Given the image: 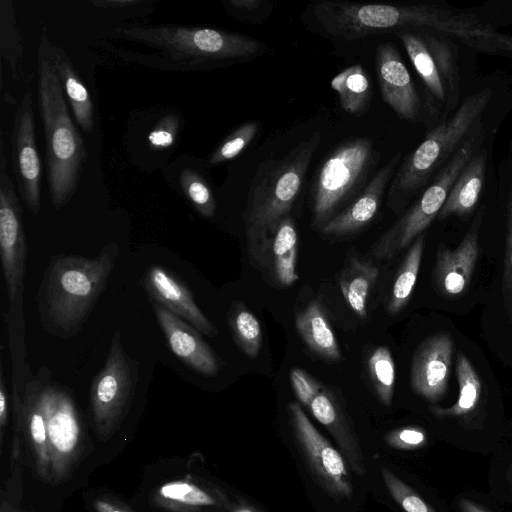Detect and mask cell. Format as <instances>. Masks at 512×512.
Instances as JSON below:
<instances>
[{"label":"cell","mask_w":512,"mask_h":512,"mask_svg":"<svg viewBox=\"0 0 512 512\" xmlns=\"http://www.w3.org/2000/svg\"><path fill=\"white\" fill-rule=\"evenodd\" d=\"M40 403L46 421L51 484L63 483L78 462L84 435L71 395L55 383H41Z\"/></svg>","instance_id":"cell-9"},{"label":"cell","mask_w":512,"mask_h":512,"mask_svg":"<svg viewBox=\"0 0 512 512\" xmlns=\"http://www.w3.org/2000/svg\"><path fill=\"white\" fill-rule=\"evenodd\" d=\"M92 507L95 512H133L125 504L106 496L95 497Z\"/></svg>","instance_id":"cell-43"},{"label":"cell","mask_w":512,"mask_h":512,"mask_svg":"<svg viewBox=\"0 0 512 512\" xmlns=\"http://www.w3.org/2000/svg\"><path fill=\"white\" fill-rule=\"evenodd\" d=\"M175 183L178 191L200 215L206 218L215 216V196L200 170L189 166L182 167L175 177Z\"/></svg>","instance_id":"cell-32"},{"label":"cell","mask_w":512,"mask_h":512,"mask_svg":"<svg viewBox=\"0 0 512 512\" xmlns=\"http://www.w3.org/2000/svg\"><path fill=\"white\" fill-rule=\"evenodd\" d=\"M0 54L14 81L22 76L24 45L18 29L13 2L0 1Z\"/></svg>","instance_id":"cell-31"},{"label":"cell","mask_w":512,"mask_h":512,"mask_svg":"<svg viewBox=\"0 0 512 512\" xmlns=\"http://www.w3.org/2000/svg\"><path fill=\"white\" fill-rule=\"evenodd\" d=\"M50 56L74 119L85 133L94 131V109L90 94L66 51L50 42Z\"/></svg>","instance_id":"cell-23"},{"label":"cell","mask_w":512,"mask_h":512,"mask_svg":"<svg viewBox=\"0 0 512 512\" xmlns=\"http://www.w3.org/2000/svg\"><path fill=\"white\" fill-rule=\"evenodd\" d=\"M223 8L231 18L250 23H259L274 10L273 3L265 0H225Z\"/></svg>","instance_id":"cell-37"},{"label":"cell","mask_w":512,"mask_h":512,"mask_svg":"<svg viewBox=\"0 0 512 512\" xmlns=\"http://www.w3.org/2000/svg\"><path fill=\"white\" fill-rule=\"evenodd\" d=\"M298 234L290 215L278 224L270 245V260L277 282L290 286L298 280L296 261Z\"/></svg>","instance_id":"cell-26"},{"label":"cell","mask_w":512,"mask_h":512,"mask_svg":"<svg viewBox=\"0 0 512 512\" xmlns=\"http://www.w3.org/2000/svg\"><path fill=\"white\" fill-rule=\"evenodd\" d=\"M313 132L279 159L263 162L250 185L245 211L248 250L254 262L270 264V245L280 221L289 215L320 142Z\"/></svg>","instance_id":"cell-4"},{"label":"cell","mask_w":512,"mask_h":512,"mask_svg":"<svg viewBox=\"0 0 512 512\" xmlns=\"http://www.w3.org/2000/svg\"><path fill=\"white\" fill-rule=\"evenodd\" d=\"M34 120L32 93L30 89H26L14 115L11 159L20 196L28 209L37 215L41 206L42 168L36 145Z\"/></svg>","instance_id":"cell-13"},{"label":"cell","mask_w":512,"mask_h":512,"mask_svg":"<svg viewBox=\"0 0 512 512\" xmlns=\"http://www.w3.org/2000/svg\"><path fill=\"white\" fill-rule=\"evenodd\" d=\"M181 119L176 112L166 113L152 128L147 136L153 151H165L176 142Z\"/></svg>","instance_id":"cell-38"},{"label":"cell","mask_w":512,"mask_h":512,"mask_svg":"<svg viewBox=\"0 0 512 512\" xmlns=\"http://www.w3.org/2000/svg\"><path fill=\"white\" fill-rule=\"evenodd\" d=\"M288 411L297 445L314 479L333 498L350 499L353 486L342 453L316 429L298 403H290Z\"/></svg>","instance_id":"cell-11"},{"label":"cell","mask_w":512,"mask_h":512,"mask_svg":"<svg viewBox=\"0 0 512 512\" xmlns=\"http://www.w3.org/2000/svg\"><path fill=\"white\" fill-rule=\"evenodd\" d=\"M142 285L150 300L179 316L200 333L216 336V327L196 304L187 284L173 271L153 264L145 271Z\"/></svg>","instance_id":"cell-14"},{"label":"cell","mask_w":512,"mask_h":512,"mask_svg":"<svg viewBox=\"0 0 512 512\" xmlns=\"http://www.w3.org/2000/svg\"><path fill=\"white\" fill-rule=\"evenodd\" d=\"M158 325L170 350L183 363L205 376H215L220 362L200 332L188 322L150 300Z\"/></svg>","instance_id":"cell-17"},{"label":"cell","mask_w":512,"mask_h":512,"mask_svg":"<svg viewBox=\"0 0 512 512\" xmlns=\"http://www.w3.org/2000/svg\"><path fill=\"white\" fill-rule=\"evenodd\" d=\"M138 378L139 362L126 354L117 331L105 363L90 387L92 421L100 440H107L121 426L131 406Z\"/></svg>","instance_id":"cell-8"},{"label":"cell","mask_w":512,"mask_h":512,"mask_svg":"<svg viewBox=\"0 0 512 512\" xmlns=\"http://www.w3.org/2000/svg\"><path fill=\"white\" fill-rule=\"evenodd\" d=\"M401 153L394 155L368 182L362 192L341 212L329 220L321 232L328 236H345L358 232L376 216L385 193L400 161Z\"/></svg>","instance_id":"cell-19"},{"label":"cell","mask_w":512,"mask_h":512,"mask_svg":"<svg viewBox=\"0 0 512 512\" xmlns=\"http://www.w3.org/2000/svg\"><path fill=\"white\" fill-rule=\"evenodd\" d=\"M119 247L105 245L93 258L54 256L39 289V312L49 333L68 339L78 333L113 271Z\"/></svg>","instance_id":"cell-2"},{"label":"cell","mask_w":512,"mask_h":512,"mask_svg":"<svg viewBox=\"0 0 512 512\" xmlns=\"http://www.w3.org/2000/svg\"><path fill=\"white\" fill-rule=\"evenodd\" d=\"M368 372L380 402L390 406L395 388V363L390 350L377 347L368 359Z\"/></svg>","instance_id":"cell-33"},{"label":"cell","mask_w":512,"mask_h":512,"mask_svg":"<svg viewBox=\"0 0 512 512\" xmlns=\"http://www.w3.org/2000/svg\"><path fill=\"white\" fill-rule=\"evenodd\" d=\"M144 0H92V4L97 9L105 10H127L138 5L144 4Z\"/></svg>","instance_id":"cell-44"},{"label":"cell","mask_w":512,"mask_h":512,"mask_svg":"<svg viewBox=\"0 0 512 512\" xmlns=\"http://www.w3.org/2000/svg\"><path fill=\"white\" fill-rule=\"evenodd\" d=\"M484 208L475 216L469 230L454 249L439 246L435 264V283L446 297L461 295L469 286L479 254V232Z\"/></svg>","instance_id":"cell-18"},{"label":"cell","mask_w":512,"mask_h":512,"mask_svg":"<svg viewBox=\"0 0 512 512\" xmlns=\"http://www.w3.org/2000/svg\"><path fill=\"white\" fill-rule=\"evenodd\" d=\"M48 30L43 26L38 45V106L45 139V162L51 202L66 205L80 182L86 151L68 110L51 56Z\"/></svg>","instance_id":"cell-3"},{"label":"cell","mask_w":512,"mask_h":512,"mask_svg":"<svg viewBox=\"0 0 512 512\" xmlns=\"http://www.w3.org/2000/svg\"><path fill=\"white\" fill-rule=\"evenodd\" d=\"M378 156L369 137L345 140L326 156L311 186L312 225L315 229L321 230L362 192Z\"/></svg>","instance_id":"cell-6"},{"label":"cell","mask_w":512,"mask_h":512,"mask_svg":"<svg viewBox=\"0 0 512 512\" xmlns=\"http://www.w3.org/2000/svg\"><path fill=\"white\" fill-rule=\"evenodd\" d=\"M8 423V392L2 365L0 366V443L3 446L5 428Z\"/></svg>","instance_id":"cell-42"},{"label":"cell","mask_w":512,"mask_h":512,"mask_svg":"<svg viewBox=\"0 0 512 512\" xmlns=\"http://www.w3.org/2000/svg\"><path fill=\"white\" fill-rule=\"evenodd\" d=\"M475 149V137L469 136L413 206L374 243L371 251L374 258L390 261L423 234L437 218L452 186L474 156Z\"/></svg>","instance_id":"cell-7"},{"label":"cell","mask_w":512,"mask_h":512,"mask_svg":"<svg viewBox=\"0 0 512 512\" xmlns=\"http://www.w3.org/2000/svg\"><path fill=\"white\" fill-rule=\"evenodd\" d=\"M41 383L42 380L35 377L25 386L22 400L23 433L32 451L37 476L51 484L47 427L40 403Z\"/></svg>","instance_id":"cell-22"},{"label":"cell","mask_w":512,"mask_h":512,"mask_svg":"<svg viewBox=\"0 0 512 512\" xmlns=\"http://www.w3.org/2000/svg\"><path fill=\"white\" fill-rule=\"evenodd\" d=\"M113 32L148 49L121 50V58L160 71L211 70L254 59L267 51L256 38L209 27L129 23L115 27Z\"/></svg>","instance_id":"cell-1"},{"label":"cell","mask_w":512,"mask_h":512,"mask_svg":"<svg viewBox=\"0 0 512 512\" xmlns=\"http://www.w3.org/2000/svg\"><path fill=\"white\" fill-rule=\"evenodd\" d=\"M150 502L165 512H209L228 505L221 490L190 476L161 484L152 492Z\"/></svg>","instance_id":"cell-20"},{"label":"cell","mask_w":512,"mask_h":512,"mask_svg":"<svg viewBox=\"0 0 512 512\" xmlns=\"http://www.w3.org/2000/svg\"><path fill=\"white\" fill-rule=\"evenodd\" d=\"M376 72L384 102L406 121H416L421 100L399 51L389 42L376 49Z\"/></svg>","instance_id":"cell-15"},{"label":"cell","mask_w":512,"mask_h":512,"mask_svg":"<svg viewBox=\"0 0 512 512\" xmlns=\"http://www.w3.org/2000/svg\"><path fill=\"white\" fill-rule=\"evenodd\" d=\"M505 258L503 272V291L507 306L512 310V187L507 199Z\"/></svg>","instance_id":"cell-41"},{"label":"cell","mask_w":512,"mask_h":512,"mask_svg":"<svg viewBox=\"0 0 512 512\" xmlns=\"http://www.w3.org/2000/svg\"><path fill=\"white\" fill-rule=\"evenodd\" d=\"M379 274L369 262L352 259L343 270L339 284L346 303L360 318L367 315V298Z\"/></svg>","instance_id":"cell-28"},{"label":"cell","mask_w":512,"mask_h":512,"mask_svg":"<svg viewBox=\"0 0 512 512\" xmlns=\"http://www.w3.org/2000/svg\"><path fill=\"white\" fill-rule=\"evenodd\" d=\"M486 161L485 151L474 154L452 186L438 220L452 215L467 216L474 210L483 187Z\"/></svg>","instance_id":"cell-24"},{"label":"cell","mask_w":512,"mask_h":512,"mask_svg":"<svg viewBox=\"0 0 512 512\" xmlns=\"http://www.w3.org/2000/svg\"><path fill=\"white\" fill-rule=\"evenodd\" d=\"M331 88L337 93L340 106L352 115H362L371 101V85L365 69L354 64L340 71L331 80Z\"/></svg>","instance_id":"cell-27"},{"label":"cell","mask_w":512,"mask_h":512,"mask_svg":"<svg viewBox=\"0 0 512 512\" xmlns=\"http://www.w3.org/2000/svg\"><path fill=\"white\" fill-rule=\"evenodd\" d=\"M228 512H261L256 507L247 502H240L232 507H230Z\"/></svg>","instance_id":"cell-46"},{"label":"cell","mask_w":512,"mask_h":512,"mask_svg":"<svg viewBox=\"0 0 512 512\" xmlns=\"http://www.w3.org/2000/svg\"><path fill=\"white\" fill-rule=\"evenodd\" d=\"M421 32L400 30L397 35L429 94L451 109L457 104L459 95V74L453 48L445 39Z\"/></svg>","instance_id":"cell-10"},{"label":"cell","mask_w":512,"mask_h":512,"mask_svg":"<svg viewBox=\"0 0 512 512\" xmlns=\"http://www.w3.org/2000/svg\"><path fill=\"white\" fill-rule=\"evenodd\" d=\"M0 512H24L7 500H2Z\"/></svg>","instance_id":"cell-47"},{"label":"cell","mask_w":512,"mask_h":512,"mask_svg":"<svg viewBox=\"0 0 512 512\" xmlns=\"http://www.w3.org/2000/svg\"><path fill=\"white\" fill-rule=\"evenodd\" d=\"M458 505L462 512H487L481 506L465 498H462Z\"/></svg>","instance_id":"cell-45"},{"label":"cell","mask_w":512,"mask_h":512,"mask_svg":"<svg viewBox=\"0 0 512 512\" xmlns=\"http://www.w3.org/2000/svg\"><path fill=\"white\" fill-rule=\"evenodd\" d=\"M296 328L307 346L328 360H339L341 351L322 306L314 301L296 316Z\"/></svg>","instance_id":"cell-25"},{"label":"cell","mask_w":512,"mask_h":512,"mask_svg":"<svg viewBox=\"0 0 512 512\" xmlns=\"http://www.w3.org/2000/svg\"><path fill=\"white\" fill-rule=\"evenodd\" d=\"M229 324L240 349L248 357L256 358L262 346V330L256 316L238 305L229 316Z\"/></svg>","instance_id":"cell-34"},{"label":"cell","mask_w":512,"mask_h":512,"mask_svg":"<svg viewBox=\"0 0 512 512\" xmlns=\"http://www.w3.org/2000/svg\"><path fill=\"white\" fill-rule=\"evenodd\" d=\"M424 246V234L418 236L409 246V250L399 267L396 279L392 286L390 299L387 305V310L390 314L400 312L409 302L417 281Z\"/></svg>","instance_id":"cell-30"},{"label":"cell","mask_w":512,"mask_h":512,"mask_svg":"<svg viewBox=\"0 0 512 512\" xmlns=\"http://www.w3.org/2000/svg\"><path fill=\"white\" fill-rule=\"evenodd\" d=\"M492 90L485 88L468 96L456 112L428 132L405 159L389 186L391 201L407 200L426 186L434 173L447 163L487 108Z\"/></svg>","instance_id":"cell-5"},{"label":"cell","mask_w":512,"mask_h":512,"mask_svg":"<svg viewBox=\"0 0 512 512\" xmlns=\"http://www.w3.org/2000/svg\"><path fill=\"white\" fill-rule=\"evenodd\" d=\"M4 145L0 142V256L10 302L23 288L27 244L22 207L6 171Z\"/></svg>","instance_id":"cell-12"},{"label":"cell","mask_w":512,"mask_h":512,"mask_svg":"<svg viewBox=\"0 0 512 512\" xmlns=\"http://www.w3.org/2000/svg\"><path fill=\"white\" fill-rule=\"evenodd\" d=\"M383 482L391 497L405 512H436L410 486L396 476L389 468L380 467Z\"/></svg>","instance_id":"cell-36"},{"label":"cell","mask_w":512,"mask_h":512,"mask_svg":"<svg viewBox=\"0 0 512 512\" xmlns=\"http://www.w3.org/2000/svg\"><path fill=\"white\" fill-rule=\"evenodd\" d=\"M290 380L297 398L307 407L310 406L313 399L322 390L321 384L300 368H293L290 371Z\"/></svg>","instance_id":"cell-40"},{"label":"cell","mask_w":512,"mask_h":512,"mask_svg":"<svg viewBox=\"0 0 512 512\" xmlns=\"http://www.w3.org/2000/svg\"><path fill=\"white\" fill-rule=\"evenodd\" d=\"M453 340L447 333L425 339L417 348L411 364V386L416 394L431 402L447 392Z\"/></svg>","instance_id":"cell-16"},{"label":"cell","mask_w":512,"mask_h":512,"mask_svg":"<svg viewBox=\"0 0 512 512\" xmlns=\"http://www.w3.org/2000/svg\"><path fill=\"white\" fill-rule=\"evenodd\" d=\"M385 443L397 450H415L427 443L425 431L417 426H405L389 431L384 437Z\"/></svg>","instance_id":"cell-39"},{"label":"cell","mask_w":512,"mask_h":512,"mask_svg":"<svg viewBox=\"0 0 512 512\" xmlns=\"http://www.w3.org/2000/svg\"><path fill=\"white\" fill-rule=\"evenodd\" d=\"M308 408L332 435L354 473L364 476L366 466L359 439L345 410L332 391L322 388Z\"/></svg>","instance_id":"cell-21"},{"label":"cell","mask_w":512,"mask_h":512,"mask_svg":"<svg viewBox=\"0 0 512 512\" xmlns=\"http://www.w3.org/2000/svg\"><path fill=\"white\" fill-rule=\"evenodd\" d=\"M258 130L256 122L238 126L212 151L207 160L208 165H219L237 157L251 143Z\"/></svg>","instance_id":"cell-35"},{"label":"cell","mask_w":512,"mask_h":512,"mask_svg":"<svg viewBox=\"0 0 512 512\" xmlns=\"http://www.w3.org/2000/svg\"><path fill=\"white\" fill-rule=\"evenodd\" d=\"M459 384V396L449 408L431 407V412L438 417L464 416L473 412L482 396V381L468 358L459 353L456 362Z\"/></svg>","instance_id":"cell-29"}]
</instances>
